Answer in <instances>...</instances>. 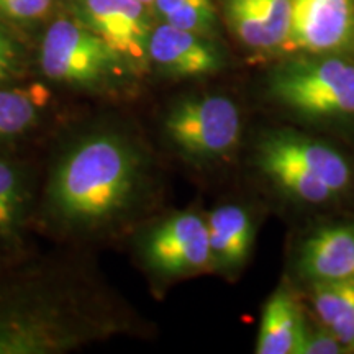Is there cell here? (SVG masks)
I'll return each mask as SVG.
<instances>
[{"mask_svg":"<svg viewBox=\"0 0 354 354\" xmlns=\"http://www.w3.org/2000/svg\"><path fill=\"white\" fill-rule=\"evenodd\" d=\"M117 307L82 269L37 266L0 279V354H55L122 330Z\"/></svg>","mask_w":354,"mask_h":354,"instance_id":"cell-1","label":"cell"},{"mask_svg":"<svg viewBox=\"0 0 354 354\" xmlns=\"http://www.w3.org/2000/svg\"><path fill=\"white\" fill-rule=\"evenodd\" d=\"M145 159L125 133L95 127L69 141L48 176L43 210L57 232L95 236L135 209Z\"/></svg>","mask_w":354,"mask_h":354,"instance_id":"cell-2","label":"cell"},{"mask_svg":"<svg viewBox=\"0 0 354 354\" xmlns=\"http://www.w3.org/2000/svg\"><path fill=\"white\" fill-rule=\"evenodd\" d=\"M39 63L48 79L87 92L109 91L123 71H130L99 35L69 19L46 30Z\"/></svg>","mask_w":354,"mask_h":354,"instance_id":"cell-3","label":"cell"},{"mask_svg":"<svg viewBox=\"0 0 354 354\" xmlns=\"http://www.w3.org/2000/svg\"><path fill=\"white\" fill-rule=\"evenodd\" d=\"M269 91L279 104L307 117L354 115V63L328 59L292 61L272 73Z\"/></svg>","mask_w":354,"mask_h":354,"instance_id":"cell-4","label":"cell"},{"mask_svg":"<svg viewBox=\"0 0 354 354\" xmlns=\"http://www.w3.org/2000/svg\"><path fill=\"white\" fill-rule=\"evenodd\" d=\"M167 140L194 161L223 158L241 136V115L225 95L185 97L171 107L165 118Z\"/></svg>","mask_w":354,"mask_h":354,"instance_id":"cell-5","label":"cell"},{"mask_svg":"<svg viewBox=\"0 0 354 354\" xmlns=\"http://www.w3.org/2000/svg\"><path fill=\"white\" fill-rule=\"evenodd\" d=\"M141 254L153 272L183 277L214 264L207 220L194 212H180L149 230L141 241Z\"/></svg>","mask_w":354,"mask_h":354,"instance_id":"cell-6","label":"cell"},{"mask_svg":"<svg viewBox=\"0 0 354 354\" xmlns=\"http://www.w3.org/2000/svg\"><path fill=\"white\" fill-rule=\"evenodd\" d=\"M81 21L104 39L131 71L149 63L151 25L140 0H81Z\"/></svg>","mask_w":354,"mask_h":354,"instance_id":"cell-7","label":"cell"},{"mask_svg":"<svg viewBox=\"0 0 354 354\" xmlns=\"http://www.w3.org/2000/svg\"><path fill=\"white\" fill-rule=\"evenodd\" d=\"M354 39V0H292L287 51H339Z\"/></svg>","mask_w":354,"mask_h":354,"instance_id":"cell-8","label":"cell"},{"mask_svg":"<svg viewBox=\"0 0 354 354\" xmlns=\"http://www.w3.org/2000/svg\"><path fill=\"white\" fill-rule=\"evenodd\" d=\"M148 57L149 63L169 77L210 76L223 66L218 50L203 35L180 30L166 21L151 30Z\"/></svg>","mask_w":354,"mask_h":354,"instance_id":"cell-9","label":"cell"},{"mask_svg":"<svg viewBox=\"0 0 354 354\" xmlns=\"http://www.w3.org/2000/svg\"><path fill=\"white\" fill-rule=\"evenodd\" d=\"M225 17L245 46L276 50L289 38L292 0H225Z\"/></svg>","mask_w":354,"mask_h":354,"instance_id":"cell-10","label":"cell"},{"mask_svg":"<svg viewBox=\"0 0 354 354\" xmlns=\"http://www.w3.org/2000/svg\"><path fill=\"white\" fill-rule=\"evenodd\" d=\"M261 149L287 159L325 183L335 194L343 192L351 180L346 159L333 148L317 141L294 135H274L261 145Z\"/></svg>","mask_w":354,"mask_h":354,"instance_id":"cell-11","label":"cell"},{"mask_svg":"<svg viewBox=\"0 0 354 354\" xmlns=\"http://www.w3.org/2000/svg\"><path fill=\"white\" fill-rule=\"evenodd\" d=\"M300 271L313 282L354 277V227H328L310 236L300 254Z\"/></svg>","mask_w":354,"mask_h":354,"instance_id":"cell-12","label":"cell"},{"mask_svg":"<svg viewBox=\"0 0 354 354\" xmlns=\"http://www.w3.org/2000/svg\"><path fill=\"white\" fill-rule=\"evenodd\" d=\"M32 177L15 159L0 156V246L12 250L21 241L33 203Z\"/></svg>","mask_w":354,"mask_h":354,"instance_id":"cell-13","label":"cell"},{"mask_svg":"<svg viewBox=\"0 0 354 354\" xmlns=\"http://www.w3.org/2000/svg\"><path fill=\"white\" fill-rule=\"evenodd\" d=\"M305 331L302 313L289 292L277 290L261 317L258 354H295Z\"/></svg>","mask_w":354,"mask_h":354,"instance_id":"cell-14","label":"cell"},{"mask_svg":"<svg viewBox=\"0 0 354 354\" xmlns=\"http://www.w3.org/2000/svg\"><path fill=\"white\" fill-rule=\"evenodd\" d=\"M214 264L220 268H236L246 259L253 243V225L245 209L223 205L207 218Z\"/></svg>","mask_w":354,"mask_h":354,"instance_id":"cell-15","label":"cell"},{"mask_svg":"<svg viewBox=\"0 0 354 354\" xmlns=\"http://www.w3.org/2000/svg\"><path fill=\"white\" fill-rule=\"evenodd\" d=\"M48 100L50 92L38 86L0 87V145L10 143L37 130Z\"/></svg>","mask_w":354,"mask_h":354,"instance_id":"cell-16","label":"cell"},{"mask_svg":"<svg viewBox=\"0 0 354 354\" xmlns=\"http://www.w3.org/2000/svg\"><path fill=\"white\" fill-rule=\"evenodd\" d=\"M313 305L325 328L344 348H354V277L315 281Z\"/></svg>","mask_w":354,"mask_h":354,"instance_id":"cell-17","label":"cell"},{"mask_svg":"<svg viewBox=\"0 0 354 354\" xmlns=\"http://www.w3.org/2000/svg\"><path fill=\"white\" fill-rule=\"evenodd\" d=\"M259 166L266 172V176L271 177L279 187L284 189L287 194L299 201L322 203L335 196L333 190L320 179L292 165L287 159L266 151V149H259Z\"/></svg>","mask_w":354,"mask_h":354,"instance_id":"cell-18","label":"cell"},{"mask_svg":"<svg viewBox=\"0 0 354 354\" xmlns=\"http://www.w3.org/2000/svg\"><path fill=\"white\" fill-rule=\"evenodd\" d=\"M154 10L166 24L197 35H207L215 26L212 0H154Z\"/></svg>","mask_w":354,"mask_h":354,"instance_id":"cell-19","label":"cell"},{"mask_svg":"<svg viewBox=\"0 0 354 354\" xmlns=\"http://www.w3.org/2000/svg\"><path fill=\"white\" fill-rule=\"evenodd\" d=\"M346 349L330 330L308 331L305 328L295 354H338Z\"/></svg>","mask_w":354,"mask_h":354,"instance_id":"cell-20","label":"cell"},{"mask_svg":"<svg viewBox=\"0 0 354 354\" xmlns=\"http://www.w3.org/2000/svg\"><path fill=\"white\" fill-rule=\"evenodd\" d=\"M51 0H0V12L15 20H35L46 15Z\"/></svg>","mask_w":354,"mask_h":354,"instance_id":"cell-21","label":"cell"},{"mask_svg":"<svg viewBox=\"0 0 354 354\" xmlns=\"http://www.w3.org/2000/svg\"><path fill=\"white\" fill-rule=\"evenodd\" d=\"M19 69V55L15 44L0 30V86L15 77Z\"/></svg>","mask_w":354,"mask_h":354,"instance_id":"cell-22","label":"cell"},{"mask_svg":"<svg viewBox=\"0 0 354 354\" xmlns=\"http://www.w3.org/2000/svg\"><path fill=\"white\" fill-rule=\"evenodd\" d=\"M141 3H145V6H153V2L154 0H140Z\"/></svg>","mask_w":354,"mask_h":354,"instance_id":"cell-23","label":"cell"}]
</instances>
